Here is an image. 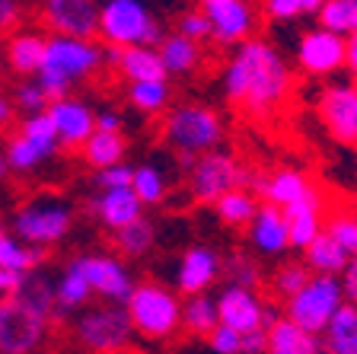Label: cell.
Masks as SVG:
<instances>
[{"label": "cell", "mask_w": 357, "mask_h": 354, "mask_svg": "<svg viewBox=\"0 0 357 354\" xmlns=\"http://www.w3.org/2000/svg\"><path fill=\"white\" fill-rule=\"evenodd\" d=\"M223 99L252 118L275 115L290 99L294 74L284 54L268 38H245L233 45V54L220 71Z\"/></svg>", "instance_id": "6da1fadb"}, {"label": "cell", "mask_w": 357, "mask_h": 354, "mask_svg": "<svg viewBox=\"0 0 357 354\" xmlns=\"http://www.w3.org/2000/svg\"><path fill=\"white\" fill-rule=\"evenodd\" d=\"M102 67V45L96 38L77 36H54L48 32L45 61L38 67V83L48 93V99H64L77 83L89 80Z\"/></svg>", "instance_id": "7a4b0ae2"}, {"label": "cell", "mask_w": 357, "mask_h": 354, "mask_svg": "<svg viewBox=\"0 0 357 354\" xmlns=\"http://www.w3.org/2000/svg\"><path fill=\"white\" fill-rule=\"evenodd\" d=\"M223 131L220 112L204 103H178L163 115V140L185 163L220 147Z\"/></svg>", "instance_id": "3957f363"}, {"label": "cell", "mask_w": 357, "mask_h": 354, "mask_svg": "<svg viewBox=\"0 0 357 354\" xmlns=\"http://www.w3.org/2000/svg\"><path fill=\"white\" fill-rule=\"evenodd\" d=\"M134 332L147 341H166L182 329V300L160 281H137L125 300Z\"/></svg>", "instance_id": "277c9868"}, {"label": "cell", "mask_w": 357, "mask_h": 354, "mask_svg": "<svg viewBox=\"0 0 357 354\" xmlns=\"http://www.w3.org/2000/svg\"><path fill=\"white\" fill-rule=\"evenodd\" d=\"M10 230L20 236L22 243L48 249L58 246L61 239L70 236L74 230V205L61 195H38V198L22 201L13 211Z\"/></svg>", "instance_id": "5b68a950"}, {"label": "cell", "mask_w": 357, "mask_h": 354, "mask_svg": "<svg viewBox=\"0 0 357 354\" xmlns=\"http://www.w3.org/2000/svg\"><path fill=\"white\" fill-rule=\"evenodd\" d=\"M163 36V22L150 13L144 0H102L96 32L102 45H119V48L150 45V48H156Z\"/></svg>", "instance_id": "8992f818"}, {"label": "cell", "mask_w": 357, "mask_h": 354, "mask_svg": "<svg viewBox=\"0 0 357 354\" xmlns=\"http://www.w3.org/2000/svg\"><path fill=\"white\" fill-rule=\"evenodd\" d=\"M255 176L249 166L236 160L227 150H208V154L188 160V179L185 189L192 195V201L198 205H214L220 195H227L230 189H239V185H252Z\"/></svg>", "instance_id": "52a82bcc"}, {"label": "cell", "mask_w": 357, "mask_h": 354, "mask_svg": "<svg viewBox=\"0 0 357 354\" xmlns=\"http://www.w3.org/2000/svg\"><path fill=\"white\" fill-rule=\"evenodd\" d=\"M74 335L89 354H125L137 332H134L125 303H105V307L77 313Z\"/></svg>", "instance_id": "ba28073f"}, {"label": "cell", "mask_w": 357, "mask_h": 354, "mask_svg": "<svg viewBox=\"0 0 357 354\" xmlns=\"http://www.w3.org/2000/svg\"><path fill=\"white\" fill-rule=\"evenodd\" d=\"M342 303H344V290L338 274H310L303 288L290 300H284V316L303 325L306 332L322 335Z\"/></svg>", "instance_id": "9c48e42d"}, {"label": "cell", "mask_w": 357, "mask_h": 354, "mask_svg": "<svg viewBox=\"0 0 357 354\" xmlns=\"http://www.w3.org/2000/svg\"><path fill=\"white\" fill-rule=\"evenodd\" d=\"M52 316L22 297H0V354H36L48 339Z\"/></svg>", "instance_id": "30bf717a"}, {"label": "cell", "mask_w": 357, "mask_h": 354, "mask_svg": "<svg viewBox=\"0 0 357 354\" xmlns=\"http://www.w3.org/2000/svg\"><path fill=\"white\" fill-rule=\"evenodd\" d=\"M58 150H61V140L52 125V118L45 112H36V115H22L20 131L7 140L3 154H7L10 172H36Z\"/></svg>", "instance_id": "8fae6325"}, {"label": "cell", "mask_w": 357, "mask_h": 354, "mask_svg": "<svg viewBox=\"0 0 357 354\" xmlns=\"http://www.w3.org/2000/svg\"><path fill=\"white\" fill-rule=\"evenodd\" d=\"M316 115L328 138L357 144V80H332L316 93Z\"/></svg>", "instance_id": "7c38bea8"}, {"label": "cell", "mask_w": 357, "mask_h": 354, "mask_svg": "<svg viewBox=\"0 0 357 354\" xmlns=\"http://www.w3.org/2000/svg\"><path fill=\"white\" fill-rule=\"evenodd\" d=\"M77 272L86 278L93 297L105 303H125L134 290V274L131 268L121 262L119 256H109V252H86V256L74 258Z\"/></svg>", "instance_id": "4fadbf2b"}, {"label": "cell", "mask_w": 357, "mask_h": 354, "mask_svg": "<svg viewBox=\"0 0 357 354\" xmlns=\"http://www.w3.org/2000/svg\"><path fill=\"white\" fill-rule=\"evenodd\" d=\"M217 300V316L223 325H230L236 332H255V329H268L281 313L252 288H239V284H227Z\"/></svg>", "instance_id": "5bb4252c"}, {"label": "cell", "mask_w": 357, "mask_h": 354, "mask_svg": "<svg viewBox=\"0 0 357 354\" xmlns=\"http://www.w3.org/2000/svg\"><path fill=\"white\" fill-rule=\"evenodd\" d=\"M99 10H102V0H42L38 3L45 29L54 36L77 38H96Z\"/></svg>", "instance_id": "9a60e30c"}, {"label": "cell", "mask_w": 357, "mask_h": 354, "mask_svg": "<svg viewBox=\"0 0 357 354\" xmlns=\"http://www.w3.org/2000/svg\"><path fill=\"white\" fill-rule=\"evenodd\" d=\"M297 67L303 71V77H332L335 71L344 67V36H335V32L322 29H306L297 38Z\"/></svg>", "instance_id": "2e32d148"}, {"label": "cell", "mask_w": 357, "mask_h": 354, "mask_svg": "<svg viewBox=\"0 0 357 354\" xmlns=\"http://www.w3.org/2000/svg\"><path fill=\"white\" fill-rule=\"evenodd\" d=\"M198 10L208 16L211 38L217 45H239L255 29L252 0H198Z\"/></svg>", "instance_id": "e0dca14e"}, {"label": "cell", "mask_w": 357, "mask_h": 354, "mask_svg": "<svg viewBox=\"0 0 357 354\" xmlns=\"http://www.w3.org/2000/svg\"><path fill=\"white\" fill-rule=\"evenodd\" d=\"M220 278H223V256L211 243L188 246L176 262V290L182 297L211 294V288Z\"/></svg>", "instance_id": "ac0fdd59"}, {"label": "cell", "mask_w": 357, "mask_h": 354, "mask_svg": "<svg viewBox=\"0 0 357 354\" xmlns=\"http://www.w3.org/2000/svg\"><path fill=\"white\" fill-rule=\"evenodd\" d=\"M45 115L52 118L61 147H83V140L96 131V109L77 96L52 99Z\"/></svg>", "instance_id": "d6986e66"}, {"label": "cell", "mask_w": 357, "mask_h": 354, "mask_svg": "<svg viewBox=\"0 0 357 354\" xmlns=\"http://www.w3.org/2000/svg\"><path fill=\"white\" fill-rule=\"evenodd\" d=\"M249 246L259 258H278L281 252L290 249V233H287V221H284V211L275 205H265L261 201L255 217L249 221Z\"/></svg>", "instance_id": "ffe728a7"}, {"label": "cell", "mask_w": 357, "mask_h": 354, "mask_svg": "<svg viewBox=\"0 0 357 354\" xmlns=\"http://www.w3.org/2000/svg\"><path fill=\"white\" fill-rule=\"evenodd\" d=\"M252 185L259 189L261 201H265V205H275V207L297 205L306 195L316 192L312 179L306 176L303 170H297V166H278V170L265 172V176H255Z\"/></svg>", "instance_id": "44dd1931"}, {"label": "cell", "mask_w": 357, "mask_h": 354, "mask_svg": "<svg viewBox=\"0 0 357 354\" xmlns=\"http://www.w3.org/2000/svg\"><path fill=\"white\" fill-rule=\"evenodd\" d=\"M89 214L96 217L105 230H121L125 223L144 217V205L137 201L131 185H119V189H99L93 198H89Z\"/></svg>", "instance_id": "7402d4cb"}, {"label": "cell", "mask_w": 357, "mask_h": 354, "mask_svg": "<svg viewBox=\"0 0 357 354\" xmlns=\"http://www.w3.org/2000/svg\"><path fill=\"white\" fill-rule=\"evenodd\" d=\"M281 211H284V221H287L290 249L303 252L306 246L326 230V205H322L319 189H316L312 195H306L303 201H297V205L281 207Z\"/></svg>", "instance_id": "603a6c76"}, {"label": "cell", "mask_w": 357, "mask_h": 354, "mask_svg": "<svg viewBox=\"0 0 357 354\" xmlns=\"http://www.w3.org/2000/svg\"><path fill=\"white\" fill-rule=\"evenodd\" d=\"M45 45H48V36L36 29H13L7 36V45H3V61L13 74L20 77H36L38 67L45 61Z\"/></svg>", "instance_id": "cb8c5ba5"}, {"label": "cell", "mask_w": 357, "mask_h": 354, "mask_svg": "<svg viewBox=\"0 0 357 354\" xmlns=\"http://www.w3.org/2000/svg\"><path fill=\"white\" fill-rule=\"evenodd\" d=\"M265 354H322V335L306 332L287 316H278L265 329Z\"/></svg>", "instance_id": "d4e9b609"}, {"label": "cell", "mask_w": 357, "mask_h": 354, "mask_svg": "<svg viewBox=\"0 0 357 354\" xmlns=\"http://www.w3.org/2000/svg\"><path fill=\"white\" fill-rule=\"evenodd\" d=\"M93 290H89L86 278L77 272L74 262H67L64 272L54 278V310H52V323H64L70 313H80L83 307H89Z\"/></svg>", "instance_id": "484cf974"}, {"label": "cell", "mask_w": 357, "mask_h": 354, "mask_svg": "<svg viewBox=\"0 0 357 354\" xmlns=\"http://www.w3.org/2000/svg\"><path fill=\"white\" fill-rule=\"evenodd\" d=\"M156 52H160V61L169 77H188L201 64V42L182 36V32H166L156 45Z\"/></svg>", "instance_id": "4316f807"}, {"label": "cell", "mask_w": 357, "mask_h": 354, "mask_svg": "<svg viewBox=\"0 0 357 354\" xmlns=\"http://www.w3.org/2000/svg\"><path fill=\"white\" fill-rule=\"evenodd\" d=\"M322 354H357V303L344 300L322 332Z\"/></svg>", "instance_id": "83f0119b"}, {"label": "cell", "mask_w": 357, "mask_h": 354, "mask_svg": "<svg viewBox=\"0 0 357 354\" xmlns=\"http://www.w3.org/2000/svg\"><path fill=\"white\" fill-rule=\"evenodd\" d=\"M121 77L128 83L131 80H169L163 61H160V52L150 48V45H131V48H121V58L115 64Z\"/></svg>", "instance_id": "f1b7e54d"}, {"label": "cell", "mask_w": 357, "mask_h": 354, "mask_svg": "<svg viewBox=\"0 0 357 354\" xmlns=\"http://www.w3.org/2000/svg\"><path fill=\"white\" fill-rule=\"evenodd\" d=\"M80 154L89 170H105V166H115V163H125L128 138L121 131H93L83 140Z\"/></svg>", "instance_id": "f546056e"}, {"label": "cell", "mask_w": 357, "mask_h": 354, "mask_svg": "<svg viewBox=\"0 0 357 354\" xmlns=\"http://www.w3.org/2000/svg\"><path fill=\"white\" fill-rule=\"evenodd\" d=\"M42 262H45V249L22 243L13 230L3 227V217H0V265L29 274L36 268H42Z\"/></svg>", "instance_id": "4dcf8cb0"}, {"label": "cell", "mask_w": 357, "mask_h": 354, "mask_svg": "<svg viewBox=\"0 0 357 354\" xmlns=\"http://www.w3.org/2000/svg\"><path fill=\"white\" fill-rule=\"evenodd\" d=\"M211 207H214V214L220 217V223H227V227H249V221H252L255 211H259V198H255L252 189L239 185V189H230L227 195H220Z\"/></svg>", "instance_id": "1f68e13d"}, {"label": "cell", "mask_w": 357, "mask_h": 354, "mask_svg": "<svg viewBox=\"0 0 357 354\" xmlns=\"http://www.w3.org/2000/svg\"><path fill=\"white\" fill-rule=\"evenodd\" d=\"M303 252H306L303 262H306V268H310L312 274H342V268L348 265V258H351L348 252H344L342 246L326 233V230H322V233L316 236Z\"/></svg>", "instance_id": "d6a6232c"}, {"label": "cell", "mask_w": 357, "mask_h": 354, "mask_svg": "<svg viewBox=\"0 0 357 354\" xmlns=\"http://www.w3.org/2000/svg\"><path fill=\"white\" fill-rule=\"evenodd\" d=\"M220 323L217 316V300L211 294H192L182 300V329L198 339H208L214 325Z\"/></svg>", "instance_id": "836d02e7"}, {"label": "cell", "mask_w": 357, "mask_h": 354, "mask_svg": "<svg viewBox=\"0 0 357 354\" xmlns=\"http://www.w3.org/2000/svg\"><path fill=\"white\" fill-rule=\"evenodd\" d=\"M131 109L144 112V115H160V112L169 109L172 89L169 80H131L125 89Z\"/></svg>", "instance_id": "e575fe53"}, {"label": "cell", "mask_w": 357, "mask_h": 354, "mask_svg": "<svg viewBox=\"0 0 357 354\" xmlns=\"http://www.w3.org/2000/svg\"><path fill=\"white\" fill-rule=\"evenodd\" d=\"M112 243H115V249H119L121 256L144 258L156 243V227L147 217H137V221L125 223L121 230H115V233H112Z\"/></svg>", "instance_id": "d590c367"}, {"label": "cell", "mask_w": 357, "mask_h": 354, "mask_svg": "<svg viewBox=\"0 0 357 354\" xmlns=\"http://www.w3.org/2000/svg\"><path fill=\"white\" fill-rule=\"evenodd\" d=\"M131 189L137 195L144 207L150 205H163L166 201V192H169V182H166L163 170L153 166V163H141V166H134V176H131Z\"/></svg>", "instance_id": "8d00e7d4"}, {"label": "cell", "mask_w": 357, "mask_h": 354, "mask_svg": "<svg viewBox=\"0 0 357 354\" xmlns=\"http://www.w3.org/2000/svg\"><path fill=\"white\" fill-rule=\"evenodd\" d=\"M316 20L335 36H351L357 29V0H322Z\"/></svg>", "instance_id": "74e56055"}, {"label": "cell", "mask_w": 357, "mask_h": 354, "mask_svg": "<svg viewBox=\"0 0 357 354\" xmlns=\"http://www.w3.org/2000/svg\"><path fill=\"white\" fill-rule=\"evenodd\" d=\"M310 274L312 272L306 268V262H297V258H287V262H281V265L271 272V278H268L271 297H275V300H290V297L297 294L306 281H310Z\"/></svg>", "instance_id": "f35d334b"}, {"label": "cell", "mask_w": 357, "mask_h": 354, "mask_svg": "<svg viewBox=\"0 0 357 354\" xmlns=\"http://www.w3.org/2000/svg\"><path fill=\"white\" fill-rule=\"evenodd\" d=\"M223 278L230 281V284H239V288H252L259 290L261 278V265L259 258L249 256V252H230V256L223 258Z\"/></svg>", "instance_id": "ab89813d"}, {"label": "cell", "mask_w": 357, "mask_h": 354, "mask_svg": "<svg viewBox=\"0 0 357 354\" xmlns=\"http://www.w3.org/2000/svg\"><path fill=\"white\" fill-rule=\"evenodd\" d=\"M10 103H13V109L22 112V115H36V112L48 109V103H52V99H48V93L42 89L38 77H20V80L13 83Z\"/></svg>", "instance_id": "60d3db41"}, {"label": "cell", "mask_w": 357, "mask_h": 354, "mask_svg": "<svg viewBox=\"0 0 357 354\" xmlns=\"http://www.w3.org/2000/svg\"><path fill=\"white\" fill-rule=\"evenodd\" d=\"M326 233L342 246L348 256H357V214H335L326 217Z\"/></svg>", "instance_id": "b9f144b4"}, {"label": "cell", "mask_w": 357, "mask_h": 354, "mask_svg": "<svg viewBox=\"0 0 357 354\" xmlns=\"http://www.w3.org/2000/svg\"><path fill=\"white\" fill-rule=\"evenodd\" d=\"M322 7V0H265V13L278 22H290L300 16H310Z\"/></svg>", "instance_id": "7bdbcfd3"}, {"label": "cell", "mask_w": 357, "mask_h": 354, "mask_svg": "<svg viewBox=\"0 0 357 354\" xmlns=\"http://www.w3.org/2000/svg\"><path fill=\"white\" fill-rule=\"evenodd\" d=\"M208 348L214 354H243V332L230 329V325L217 323L214 332L208 335Z\"/></svg>", "instance_id": "ee69618b"}, {"label": "cell", "mask_w": 357, "mask_h": 354, "mask_svg": "<svg viewBox=\"0 0 357 354\" xmlns=\"http://www.w3.org/2000/svg\"><path fill=\"white\" fill-rule=\"evenodd\" d=\"M176 32H182V36L195 38V42H208V38H211L208 16L201 13L198 7H195V10H185V13L178 16V22H176Z\"/></svg>", "instance_id": "f6af8a7d"}, {"label": "cell", "mask_w": 357, "mask_h": 354, "mask_svg": "<svg viewBox=\"0 0 357 354\" xmlns=\"http://www.w3.org/2000/svg\"><path fill=\"white\" fill-rule=\"evenodd\" d=\"M131 176H134V166H128V163H115V166L96 170L93 182H96V189H119V185H131Z\"/></svg>", "instance_id": "bcb514c9"}, {"label": "cell", "mask_w": 357, "mask_h": 354, "mask_svg": "<svg viewBox=\"0 0 357 354\" xmlns=\"http://www.w3.org/2000/svg\"><path fill=\"white\" fill-rule=\"evenodd\" d=\"M22 22V0H0V36H10Z\"/></svg>", "instance_id": "7dc6e473"}, {"label": "cell", "mask_w": 357, "mask_h": 354, "mask_svg": "<svg viewBox=\"0 0 357 354\" xmlns=\"http://www.w3.org/2000/svg\"><path fill=\"white\" fill-rule=\"evenodd\" d=\"M338 281H342L344 300H348V303H357V256H351V258H348V265L342 268Z\"/></svg>", "instance_id": "c3c4849f"}, {"label": "cell", "mask_w": 357, "mask_h": 354, "mask_svg": "<svg viewBox=\"0 0 357 354\" xmlns=\"http://www.w3.org/2000/svg\"><path fill=\"white\" fill-rule=\"evenodd\" d=\"M22 272H13V268H3L0 265V297H13L16 290L22 288Z\"/></svg>", "instance_id": "681fc988"}, {"label": "cell", "mask_w": 357, "mask_h": 354, "mask_svg": "<svg viewBox=\"0 0 357 354\" xmlns=\"http://www.w3.org/2000/svg\"><path fill=\"white\" fill-rule=\"evenodd\" d=\"M125 128V118L115 109H102L96 112V131H121Z\"/></svg>", "instance_id": "f907efd6"}, {"label": "cell", "mask_w": 357, "mask_h": 354, "mask_svg": "<svg viewBox=\"0 0 357 354\" xmlns=\"http://www.w3.org/2000/svg\"><path fill=\"white\" fill-rule=\"evenodd\" d=\"M344 67H348L351 80H357V29L344 36Z\"/></svg>", "instance_id": "816d5d0a"}, {"label": "cell", "mask_w": 357, "mask_h": 354, "mask_svg": "<svg viewBox=\"0 0 357 354\" xmlns=\"http://www.w3.org/2000/svg\"><path fill=\"white\" fill-rule=\"evenodd\" d=\"M243 354H265V329L243 332Z\"/></svg>", "instance_id": "f5cc1de1"}, {"label": "cell", "mask_w": 357, "mask_h": 354, "mask_svg": "<svg viewBox=\"0 0 357 354\" xmlns=\"http://www.w3.org/2000/svg\"><path fill=\"white\" fill-rule=\"evenodd\" d=\"M13 118H16L13 103H10V96L0 89V128H10V125H13Z\"/></svg>", "instance_id": "db71d44e"}, {"label": "cell", "mask_w": 357, "mask_h": 354, "mask_svg": "<svg viewBox=\"0 0 357 354\" xmlns=\"http://www.w3.org/2000/svg\"><path fill=\"white\" fill-rule=\"evenodd\" d=\"M7 172H10V163H7V154L0 150V179H7Z\"/></svg>", "instance_id": "11a10c76"}, {"label": "cell", "mask_w": 357, "mask_h": 354, "mask_svg": "<svg viewBox=\"0 0 357 354\" xmlns=\"http://www.w3.org/2000/svg\"><path fill=\"white\" fill-rule=\"evenodd\" d=\"M0 74H3V54H0Z\"/></svg>", "instance_id": "9f6ffc18"}, {"label": "cell", "mask_w": 357, "mask_h": 354, "mask_svg": "<svg viewBox=\"0 0 357 354\" xmlns=\"http://www.w3.org/2000/svg\"><path fill=\"white\" fill-rule=\"evenodd\" d=\"M125 354H141V351H125Z\"/></svg>", "instance_id": "6f0895ef"}]
</instances>
